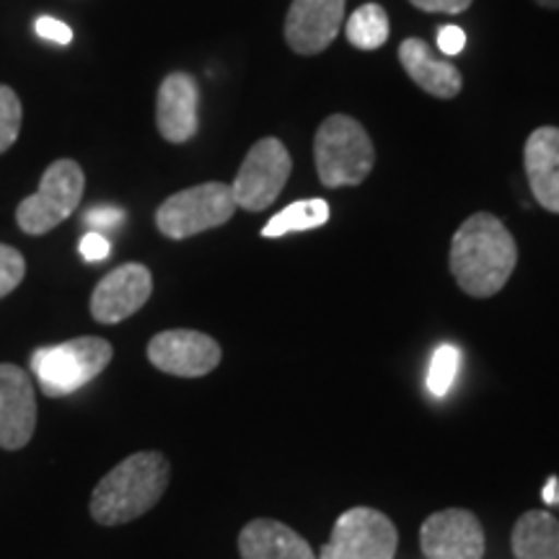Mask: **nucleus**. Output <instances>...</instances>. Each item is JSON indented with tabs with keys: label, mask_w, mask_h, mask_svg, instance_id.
<instances>
[{
	"label": "nucleus",
	"mask_w": 559,
	"mask_h": 559,
	"mask_svg": "<svg viewBox=\"0 0 559 559\" xmlns=\"http://www.w3.org/2000/svg\"><path fill=\"white\" fill-rule=\"evenodd\" d=\"M519 264V247L506 223L492 213H474L453 234L451 272L472 298H492L506 288Z\"/></svg>",
	"instance_id": "f257e3e1"
},
{
	"label": "nucleus",
	"mask_w": 559,
	"mask_h": 559,
	"mask_svg": "<svg viewBox=\"0 0 559 559\" xmlns=\"http://www.w3.org/2000/svg\"><path fill=\"white\" fill-rule=\"evenodd\" d=\"M171 479V466L164 453H132L109 474H104L91 495V515L102 526H122L145 515L164 498Z\"/></svg>",
	"instance_id": "f03ea898"
},
{
	"label": "nucleus",
	"mask_w": 559,
	"mask_h": 559,
	"mask_svg": "<svg viewBox=\"0 0 559 559\" xmlns=\"http://www.w3.org/2000/svg\"><path fill=\"white\" fill-rule=\"evenodd\" d=\"M313 158L324 187H358L373 171L376 148L358 120L332 115L317 130Z\"/></svg>",
	"instance_id": "7ed1b4c3"
},
{
	"label": "nucleus",
	"mask_w": 559,
	"mask_h": 559,
	"mask_svg": "<svg viewBox=\"0 0 559 559\" xmlns=\"http://www.w3.org/2000/svg\"><path fill=\"white\" fill-rule=\"evenodd\" d=\"M115 347L102 337H79L32 355V370L47 396H68L104 373Z\"/></svg>",
	"instance_id": "20e7f679"
},
{
	"label": "nucleus",
	"mask_w": 559,
	"mask_h": 559,
	"mask_svg": "<svg viewBox=\"0 0 559 559\" xmlns=\"http://www.w3.org/2000/svg\"><path fill=\"white\" fill-rule=\"evenodd\" d=\"M86 177L73 158H60L41 174L39 190L32 198L21 200L16 207V223L24 234L41 236L58 228L81 205Z\"/></svg>",
	"instance_id": "39448f33"
},
{
	"label": "nucleus",
	"mask_w": 559,
	"mask_h": 559,
	"mask_svg": "<svg viewBox=\"0 0 559 559\" xmlns=\"http://www.w3.org/2000/svg\"><path fill=\"white\" fill-rule=\"evenodd\" d=\"M236 213V200L230 185L223 181H205L171 194L156 210V226L169 239H190L228 223Z\"/></svg>",
	"instance_id": "423d86ee"
},
{
	"label": "nucleus",
	"mask_w": 559,
	"mask_h": 559,
	"mask_svg": "<svg viewBox=\"0 0 559 559\" xmlns=\"http://www.w3.org/2000/svg\"><path fill=\"white\" fill-rule=\"evenodd\" d=\"M290 169V153L277 138L257 140L243 158L234 185H230L236 207L249 210V213L267 210L280 198L283 187L288 185Z\"/></svg>",
	"instance_id": "0eeeda50"
},
{
	"label": "nucleus",
	"mask_w": 559,
	"mask_h": 559,
	"mask_svg": "<svg viewBox=\"0 0 559 559\" xmlns=\"http://www.w3.org/2000/svg\"><path fill=\"white\" fill-rule=\"evenodd\" d=\"M400 534L389 515L373 508H353L334 523L319 559H394Z\"/></svg>",
	"instance_id": "6e6552de"
},
{
	"label": "nucleus",
	"mask_w": 559,
	"mask_h": 559,
	"mask_svg": "<svg viewBox=\"0 0 559 559\" xmlns=\"http://www.w3.org/2000/svg\"><path fill=\"white\" fill-rule=\"evenodd\" d=\"M223 349L205 332L169 330L148 342V360L179 379H202L221 366Z\"/></svg>",
	"instance_id": "1a4fd4ad"
},
{
	"label": "nucleus",
	"mask_w": 559,
	"mask_h": 559,
	"mask_svg": "<svg viewBox=\"0 0 559 559\" xmlns=\"http://www.w3.org/2000/svg\"><path fill=\"white\" fill-rule=\"evenodd\" d=\"M419 549L428 559H481L485 528L472 510H440L419 528Z\"/></svg>",
	"instance_id": "9d476101"
},
{
	"label": "nucleus",
	"mask_w": 559,
	"mask_h": 559,
	"mask_svg": "<svg viewBox=\"0 0 559 559\" xmlns=\"http://www.w3.org/2000/svg\"><path fill=\"white\" fill-rule=\"evenodd\" d=\"M153 275L145 264L130 262L111 270L91 296V317L99 324H120L148 304Z\"/></svg>",
	"instance_id": "9b49d317"
},
{
	"label": "nucleus",
	"mask_w": 559,
	"mask_h": 559,
	"mask_svg": "<svg viewBox=\"0 0 559 559\" xmlns=\"http://www.w3.org/2000/svg\"><path fill=\"white\" fill-rule=\"evenodd\" d=\"M37 428V396L29 376L19 366L0 362V449L19 451Z\"/></svg>",
	"instance_id": "f8f14e48"
},
{
	"label": "nucleus",
	"mask_w": 559,
	"mask_h": 559,
	"mask_svg": "<svg viewBox=\"0 0 559 559\" xmlns=\"http://www.w3.org/2000/svg\"><path fill=\"white\" fill-rule=\"evenodd\" d=\"M345 0H293L285 16V41L298 55H319L337 39Z\"/></svg>",
	"instance_id": "ddd939ff"
},
{
	"label": "nucleus",
	"mask_w": 559,
	"mask_h": 559,
	"mask_svg": "<svg viewBox=\"0 0 559 559\" xmlns=\"http://www.w3.org/2000/svg\"><path fill=\"white\" fill-rule=\"evenodd\" d=\"M198 107L200 88L198 81L187 73L166 75L156 99V124L160 138L169 143H187L198 135Z\"/></svg>",
	"instance_id": "4468645a"
},
{
	"label": "nucleus",
	"mask_w": 559,
	"mask_h": 559,
	"mask_svg": "<svg viewBox=\"0 0 559 559\" xmlns=\"http://www.w3.org/2000/svg\"><path fill=\"white\" fill-rule=\"evenodd\" d=\"M523 160L536 202L549 213H559V128L547 124L531 132Z\"/></svg>",
	"instance_id": "2eb2a0df"
},
{
	"label": "nucleus",
	"mask_w": 559,
	"mask_h": 559,
	"mask_svg": "<svg viewBox=\"0 0 559 559\" xmlns=\"http://www.w3.org/2000/svg\"><path fill=\"white\" fill-rule=\"evenodd\" d=\"M400 62L407 70V75L417 83L425 94L436 96V99H453L459 96L464 79H461L459 68L449 60H440L438 55L425 45L423 39L409 37L400 47Z\"/></svg>",
	"instance_id": "dca6fc26"
},
{
	"label": "nucleus",
	"mask_w": 559,
	"mask_h": 559,
	"mask_svg": "<svg viewBox=\"0 0 559 559\" xmlns=\"http://www.w3.org/2000/svg\"><path fill=\"white\" fill-rule=\"evenodd\" d=\"M241 559H317L311 544L275 519H254L239 534Z\"/></svg>",
	"instance_id": "f3484780"
},
{
	"label": "nucleus",
	"mask_w": 559,
	"mask_h": 559,
	"mask_svg": "<svg viewBox=\"0 0 559 559\" xmlns=\"http://www.w3.org/2000/svg\"><path fill=\"white\" fill-rule=\"evenodd\" d=\"M510 544L515 559H559V521L544 510H528L515 521Z\"/></svg>",
	"instance_id": "a211bd4d"
},
{
	"label": "nucleus",
	"mask_w": 559,
	"mask_h": 559,
	"mask_svg": "<svg viewBox=\"0 0 559 559\" xmlns=\"http://www.w3.org/2000/svg\"><path fill=\"white\" fill-rule=\"evenodd\" d=\"M330 221V202L326 200H298L272 218L262 228L264 239H280L285 234H298V230H311L324 226Z\"/></svg>",
	"instance_id": "6ab92c4d"
},
{
	"label": "nucleus",
	"mask_w": 559,
	"mask_h": 559,
	"mask_svg": "<svg viewBox=\"0 0 559 559\" xmlns=\"http://www.w3.org/2000/svg\"><path fill=\"white\" fill-rule=\"evenodd\" d=\"M347 41L358 50H379L389 39V16L379 3L360 5L353 16L347 19Z\"/></svg>",
	"instance_id": "aec40b11"
},
{
	"label": "nucleus",
	"mask_w": 559,
	"mask_h": 559,
	"mask_svg": "<svg viewBox=\"0 0 559 559\" xmlns=\"http://www.w3.org/2000/svg\"><path fill=\"white\" fill-rule=\"evenodd\" d=\"M461 353L453 345H440L430 360L428 370V389L432 396H445L456 381Z\"/></svg>",
	"instance_id": "412c9836"
},
{
	"label": "nucleus",
	"mask_w": 559,
	"mask_h": 559,
	"mask_svg": "<svg viewBox=\"0 0 559 559\" xmlns=\"http://www.w3.org/2000/svg\"><path fill=\"white\" fill-rule=\"evenodd\" d=\"M24 120L19 94L11 86H0V153H5L16 143Z\"/></svg>",
	"instance_id": "4be33fe9"
},
{
	"label": "nucleus",
	"mask_w": 559,
	"mask_h": 559,
	"mask_svg": "<svg viewBox=\"0 0 559 559\" xmlns=\"http://www.w3.org/2000/svg\"><path fill=\"white\" fill-rule=\"evenodd\" d=\"M26 275V260L19 249L0 243V298L11 296Z\"/></svg>",
	"instance_id": "5701e85b"
},
{
	"label": "nucleus",
	"mask_w": 559,
	"mask_h": 559,
	"mask_svg": "<svg viewBox=\"0 0 559 559\" xmlns=\"http://www.w3.org/2000/svg\"><path fill=\"white\" fill-rule=\"evenodd\" d=\"M37 32L41 39H50L55 45H68L70 39H73V29H70L68 24H62V21L52 19V16H39L37 19Z\"/></svg>",
	"instance_id": "b1692460"
},
{
	"label": "nucleus",
	"mask_w": 559,
	"mask_h": 559,
	"mask_svg": "<svg viewBox=\"0 0 559 559\" xmlns=\"http://www.w3.org/2000/svg\"><path fill=\"white\" fill-rule=\"evenodd\" d=\"M109 251H111L109 241L104 239L99 230H91V234H86L81 239V254H83V260H86V262L107 260Z\"/></svg>",
	"instance_id": "393cba45"
},
{
	"label": "nucleus",
	"mask_w": 559,
	"mask_h": 559,
	"mask_svg": "<svg viewBox=\"0 0 559 559\" xmlns=\"http://www.w3.org/2000/svg\"><path fill=\"white\" fill-rule=\"evenodd\" d=\"M412 5L419 11H428V13H451V16H456V13H464L474 0H409Z\"/></svg>",
	"instance_id": "a878e982"
},
{
	"label": "nucleus",
	"mask_w": 559,
	"mask_h": 559,
	"mask_svg": "<svg viewBox=\"0 0 559 559\" xmlns=\"http://www.w3.org/2000/svg\"><path fill=\"white\" fill-rule=\"evenodd\" d=\"M124 221L120 207H94L86 213V226L91 228H117Z\"/></svg>",
	"instance_id": "bb28decb"
},
{
	"label": "nucleus",
	"mask_w": 559,
	"mask_h": 559,
	"mask_svg": "<svg viewBox=\"0 0 559 559\" xmlns=\"http://www.w3.org/2000/svg\"><path fill=\"white\" fill-rule=\"evenodd\" d=\"M438 47L440 52L449 55V58L459 55L466 47L464 29H459V26H443V29L438 32Z\"/></svg>",
	"instance_id": "cd10ccee"
},
{
	"label": "nucleus",
	"mask_w": 559,
	"mask_h": 559,
	"mask_svg": "<svg viewBox=\"0 0 559 559\" xmlns=\"http://www.w3.org/2000/svg\"><path fill=\"white\" fill-rule=\"evenodd\" d=\"M544 9H559V0H536Z\"/></svg>",
	"instance_id": "c85d7f7f"
}]
</instances>
